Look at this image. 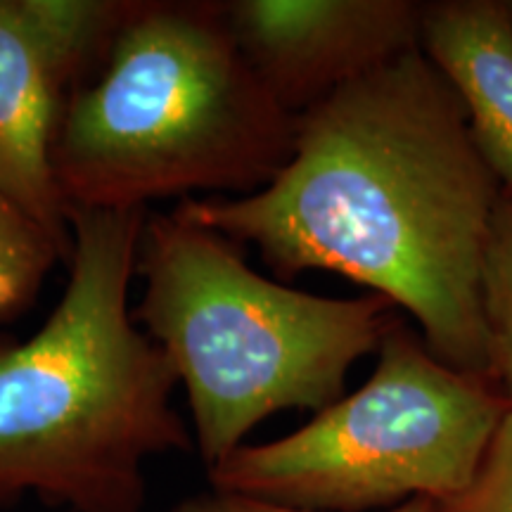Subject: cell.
I'll use <instances>...</instances> for the list:
<instances>
[{
    "mask_svg": "<svg viewBox=\"0 0 512 512\" xmlns=\"http://www.w3.org/2000/svg\"><path fill=\"white\" fill-rule=\"evenodd\" d=\"M420 46L456 88L479 152L512 195V5L422 3Z\"/></svg>",
    "mask_w": 512,
    "mask_h": 512,
    "instance_id": "obj_8",
    "label": "cell"
},
{
    "mask_svg": "<svg viewBox=\"0 0 512 512\" xmlns=\"http://www.w3.org/2000/svg\"><path fill=\"white\" fill-rule=\"evenodd\" d=\"M133 320L162 349L190 403L192 439L211 467L283 411H325L349 368L380 347L392 299H337L256 273L238 242L181 211H147Z\"/></svg>",
    "mask_w": 512,
    "mask_h": 512,
    "instance_id": "obj_4",
    "label": "cell"
},
{
    "mask_svg": "<svg viewBox=\"0 0 512 512\" xmlns=\"http://www.w3.org/2000/svg\"><path fill=\"white\" fill-rule=\"evenodd\" d=\"M171 512H309V510H292L280 508V505L252 501V498L216 494V491H204V494L188 496L178 501ZM380 512H439L437 501L430 498H411V501L396 505V508L380 510Z\"/></svg>",
    "mask_w": 512,
    "mask_h": 512,
    "instance_id": "obj_12",
    "label": "cell"
},
{
    "mask_svg": "<svg viewBox=\"0 0 512 512\" xmlns=\"http://www.w3.org/2000/svg\"><path fill=\"white\" fill-rule=\"evenodd\" d=\"M501 183L456 88L415 48L299 114L261 190L176 204L292 280L330 271L418 320L432 356L489 373L482 275Z\"/></svg>",
    "mask_w": 512,
    "mask_h": 512,
    "instance_id": "obj_1",
    "label": "cell"
},
{
    "mask_svg": "<svg viewBox=\"0 0 512 512\" xmlns=\"http://www.w3.org/2000/svg\"><path fill=\"white\" fill-rule=\"evenodd\" d=\"M294 124L240 53L221 0H131L64 107L55 183L67 214L252 195L290 159Z\"/></svg>",
    "mask_w": 512,
    "mask_h": 512,
    "instance_id": "obj_3",
    "label": "cell"
},
{
    "mask_svg": "<svg viewBox=\"0 0 512 512\" xmlns=\"http://www.w3.org/2000/svg\"><path fill=\"white\" fill-rule=\"evenodd\" d=\"M147 211H69V273L34 335H0V508L145 512L152 458L195 446L176 373L133 320Z\"/></svg>",
    "mask_w": 512,
    "mask_h": 512,
    "instance_id": "obj_2",
    "label": "cell"
},
{
    "mask_svg": "<svg viewBox=\"0 0 512 512\" xmlns=\"http://www.w3.org/2000/svg\"><path fill=\"white\" fill-rule=\"evenodd\" d=\"M482 299L489 373L512 408V195L501 192L486 245Z\"/></svg>",
    "mask_w": 512,
    "mask_h": 512,
    "instance_id": "obj_10",
    "label": "cell"
},
{
    "mask_svg": "<svg viewBox=\"0 0 512 512\" xmlns=\"http://www.w3.org/2000/svg\"><path fill=\"white\" fill-rule=\"evenodd\" d=\"M230 34L278 105L299 117L422 48L413 0H221Z\"/></svg>",
    "mask_w": 512,
    "mask_h": 512,
    "instance_id": "obj_7",
    "label": "cell"
},
{
    "mask_svg": "<svg viewBox=\"0 0 512 512\" xmlns=\"http://www.w3.org/2000/svg\"><path fill=\"white\" fill-rule=\"evenodd\" d=\"M131 0H0V192L72 249L53 174L64 107L98 72Z\"/></svg>",
    "mask_w": 512,
    "mask_h": 512,
    "instance_id": "obj_6",
    "label": "cell"
},
{
    "mask_svg": "<svg viewBox=\"0 0 512 512\" xmlns=\"http://www.w3.org/2000/svg\"><path fill=\"white\" fill-rule=\"evenodd\" d=\"M361 389L266 444L207 467L216 494L309 512H380L446 501L475 477L510 408L491 377L448 368L399 318Z\"/></svg>",
    "mask_w": 512,
    "mask_h": 512,
    "instance_id": "obj_5",
    "label": "cell"
},
{
    "mask_svg": "<svg viewBox=\"0 0 512 512\" xmlns=\"http://www.w3.org/2000/svg\"><path fill=\"white\" fill-rule=\"evenodd\" d=\"M439 512H512V408L498 422L475 477L456 496L437 503Z\"/></svg>",
    "mask_w": 512,
    "mask_h": 512,
    "instance_id": "obj_11",
    "label": "cell"
},
{
    "mask_svg": "<svg viewBox=\"0 0 512 512\" xmlns=\"http://www.w3.org/2000/svg\"><path fill=\"white\" fill-rule=\"evenodd\" d=\"M67 259L69 247L0 192V325L22 318Z\"/></svg>",
    "mask_w": 512,
    "mask_h": 512,
    "instance_id": "obj_9",
    "label": "cell"
}]
</instances>
